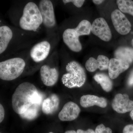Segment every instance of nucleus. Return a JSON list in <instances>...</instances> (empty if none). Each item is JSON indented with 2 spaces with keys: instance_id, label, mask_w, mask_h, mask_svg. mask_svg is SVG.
Wrapping results in <instances>:
<instances>
[{
  "instance_id": "nucleus-1",
  "label": "nucleus",
  "mask_w": 133,
  "mask_h": 133,
  "mask_svg": "<svg viewBox=\"0 0 133 133\" xmlns=\"http://www.w3.org/2000/svg\"><path fill=\"white\" fill-rule=\"evenodd\" d=\"M36 33L23 31L15 26L5 24L1 20V58L28 49L35 44Z\"/></svg>"
},
{
  "instance_id": "nucleus-2",
  "label": "nucleus",
  "mask_w": 133,
  "mask_h": 133,
  "mask_svg": "<svg viewBox=\"0 0 133 133\" xmlns=\"http://www.w3.org/2000/svg\"><path fill=\"white\" fill-rule=\"evenodd\" d=\"M12 9L10 19L17 28L23 31L37 34L43 26V19L38 4L25 2Z\"/></svg>"
},
{
  "instance_id": "nucleus-3",
  "label": "nucleus",
  "mask_w": 133,
  "mask_h": 133,
  "mask_svg": "<svg viewBox=\"0 0 133 133\" xmlns=\"http://www.w3.org/2000/svg\"><path fill=\"white\" fill-rule=\"evenodd\" d=\"M44 95L35 86L28 82L20 84L12 97V106L14 111L19 115L23 114L33 105L42 106Z\"/></svg>"
},
{
  "instance_id": "nucleus-4",
  "label": "nucleus",
  "mask_w": 133,
  "mask_h": 133,
  "mask_svg": "<svg viewBox=\"0 0 133 133\" xmlns=\"http://www.w3.org/2000/svg\"><path fill=\"white\" fill-rule=\"evenodd\" d=\"M16 52L4 58L0 62V78L11 81L19 77L23 73L29 59L28 49Z\"/></svg>"
},
{
  "instance_id": "nucleus-5",
  "label": "nucleus",
  "mask_w": 133,
  "mask_h": 133,
  "mask_svg": "<svg viewBox=\"0 0 133 133\" xmlns=\"http://www.w3.org/2000/svg\"><path fill=\"white\" fill-rule=\"evenodd\" d=\"M59 34L46 37L37 41L28 49L29 59L36 63L46 61L57 49L59 41Z\"/></svg>"
},
{
  "instance_id": "nucleus-6",
  "label": "nucleus",
  "mask_w": 133,
  "mask_h": 133,
  "mask_svg": "<svg viewBox=\"0 0 133 133\" xmlns=\"http://www.w3.org/2000/svg\"><path fill=\"white\" fill-rule=\"evenodd\" d=\"M91 27V24L89 21L85 19L82 20L76 28H67L63 31L62 34L63 42L71 51L80 52L82 50V45L79 37L90 35Z\"/></svg>"
},
{
  "instance_id": "nucleus-7",
  "label": "nucleus",
  "mask_w": 133,
  "mask_h": 133,
  "mask_svg": "<svg viewBox=\"0 0 133 133\" xmlns=\"http://www.w3.org/2000/svg\"><path fill=\"white\" fill-rule=\"evenodd\" d=\"M66 72L62 76L63 84L69 88H79L85 83L87 76L84 69L77 61H70L65 66Z\"/></svg>"
},
{
  "instance_id": "nucleus-8",
  "label": "nucleus",
  "mask_w": 133,
  "mask_h": 133,
  "mask_svg": "<svg viewBox=\"0 0 133 133\" xmlns=\"http://www.w3.org/2000/svg\"><path fill=\"white\" fill-rule=\"evenodd\" d=\"M37 4L42 17L43 26L46 32V36L59 34L52 2L50 0H41Z\"/></svg>"
},
{
  "instance_id": "nucleus-9",
  "label": "nucleus",
  "mask_w": 133,
  "mask_h": 133,
  "mask_svg": "<svg viewBox=\"0 0 133 133\" xmlns=\"http://www.w3.org/2000/svg\"><path fill=\"white\" fill-rule=\"evenodd\" d=\"M111 19L115 29L119 34L124 35L131 31V23L120 10H114L111 14Z\"/></svg>"
},
{
  "instance_id": "nucleus-10",
  "label": "nucleus",
  "mask_w": 133,
  "mask_h": 133,
  "mask_svg": "<svg viewBox=\"0 0 133 133\" xmlns=\"http://www.w3.org/2000/svg\"><path fill=\"white\" fill-rule=\"evenodd\" d=\"M91 31L100 39L105 42H109L111 39V30L107 22L102 17L94 20L91 27Z\"/></svg>"
},
{
  "instance_id": "nucleus-11",
  "label": "nucleus",
  "mask_w": 133,
  "mask_h": 133,
  "mask_svg": "<svg viewBox=\"0 0 133 133\" xmlns=\"http://www.w3.org/2000/svg\"><path fill=\"white\" fill-rule=\"evenodd\" d=\"M40 77L44 84L51 87L56 84L59 78V72L55 66L45 63L41 66L40 70Z\"/></svg>"
},
{
  "instance_id": "nucleus-12",
  "label": "nucleus",
  "mask_w": 133,
  "mask_h": 133,
  "mask_svg": "<svg viewBox=\"0 0 133 133\" xmlns=\"http://www.w3.org/2000/svg\"><path fill=\"white\" fill-rule=\"evenodd\" d=\"M113 109L119 114L131 111L133 109V101L127 94H118L115 95L112 103Z\"/></svg>"
},
{
  "instance_id": "nucleus-13",
  "label": "nucleus",
  "mask_w": 133,
  "mask_h": 133,
  "mask_svg": "<svg viewBox=\"0 0 133 133\" xmlns=\"http://www.w3.org/2000/svg\"><path fill=\"white\" fill-rule=\"evenodd\" d=\"M81 109L77 104L69 102L64 106L58 114V117L62 121H72L76 119L79 115Z\"/></svg>"
},
{
  "instance_id": "nucleus-14",
  "label": "nucleus",
  "mask_w": 133,
  "mask_h": 133,
  "mask_svg": "<svg viewBox=\"0 0 133 133\" xmlns=\"http://www.w3.org/2000/svg\"><path fill=\"white\" fill-rule=\"evenodd\" d=\"M109 59L104 55H99L97 59L90 57L85 63L86 69L88 71L93 72L97 69L101 70H104L108 69Z\"/></svg>"
},
{
  "instance_id": "nucleus-15",
  "label": "nucleus",
  "mask_w": 133,
  "mask_h": 133,
  "mask_svg": "<svg viewBox=\"0 0 133 133\" xmlns=\"http://www.w3.org/2000/svg\"><path fill=\"white\" fill-rule=\"evenodd\" d=\"M130 65L127 62L112 58L109 60L108 72L110 78L114 79L117 78L121 73L129 68Z\"/></svg>"
},
{
  "instance_id": "nucleus-16",
  "label": "nucleus",
  "mask_w": 133,
  "mask_h": 133,
  "mask_svg": "<svg viewBox=\"0 0 133 133\" xmlns=\"http://www.w3.org/2000/svg\"><path fill=\"white\" fill-rule=\"evenodd\" d=\"M80 103L81 106L84 108L96 105L104 108L106 107L107 105V101L105 98L91 95L82 96L80 98Z\"/></svg>"
},
{
  "instance_id": "nucleus-17",
  "label": "nucleus",
  "mask_w": 133,
  "mask_h": 133,
  "mask_svg": "<svg viewBox=\"0 0 133 133\" xmlns=\"http://www.w3.org/2000/svg\"><path fill=\"white\" fill-rule=\"evenodd\" d=\"M60 100L56 94H52L44 99L42 104V109L44 114H53L57 111L59 107Z\"/></svg>"
},
{
  "instance_id": "nucleus-18",
  "label": "nucleus",
  "mask_w": 133,
  "mask_h": 133,
  "mask_svg": "<svg viewBox=\"0 0 133 133\" xmlns=\"http://www.w3.org/2000/svg\"><path fill=\"white\" fill-rule=\"evenodd\" d=\"M115 58L122 60L129 64L133 62V49L128 47H120L114 52Z\"/></svg>"
},
{
  "instance_id": "nucleus-19",
  "label": "nucleus",
  "mask_w": 133,
  "mask_h": 133,
  "mask_svg": "<svg viewBox=\"0 0 133 133\" xmlns=\"http://www.w3.org/2000/svg\"><path fill=\"white\" fill-rule=\"evenodd\" d=\"M95 81L101 86L102 89L106 92L110 91L112 88V83L110 78L104 74H95L94 77Z\"/></svg>"
},
{
  "instance_id": "nucleus-20",
  "label": "nucleus",
  "mask_w": 133,
  "mask_h": 133,
  "mask_svg": "<svg viewBox=\"0 0 133 133\" xmlns=\"http://www.w3.org/2000/svg\"><path fill=\"white\" fill-rule=\"evenodd\" d=\"M41 106L33 105L29 108L25 112L19 115L20 117L28 121H32L37 118L40 112Z\"/></svg>"
},
{
  "instance_id": "nucleus-21",
  "label": "nucleus",
  "mask_w": 133,
  "mask_h": 133,
  "mask_svg": "<svg viewBox=\"0 0 133 133\" xmlns=\"http://www.w3.org/2000/svg\"><path fill=\"white\" fill-rule=\"evenodd\" d=\"M119 10L122 13L129 14L133 16V1L130 0L116 1Z\"/></svg>"
},
{
  "instance_id": "nucleus-22",
  "label": "nucleus",
  "mask_w": 133,
  "mask_h": 133,
  "mask_svg": "<svg viewBox=\"0 0 133 133\" xmlns=\"http://www.w3.org/2000/svg\"><path fill=\"white\" fill-rule=\"evenodd\" d=\"M95 133H112V131L111 128L106 127L103 124H101L97 126Z\"/></svg>"
},
{
  "instance_id": "nucleus-23",
  "label": "nucleus",
  "mask_w": 133,
  "mask_h": 133,
  "mask_svg": "<svg viewBox=\"0 0 133 133\" xmlns=\"http://www.w3.org/2000/svg\"><path fill=\"white\" fill-rule=\"evenodd\" d=\"M85 1L84 0H63L62 2L64 3H71L74 6L78 8H81L84 5Z\"/></svg>"
},
{
  "instance_id": "nucleus-24",
  "label": "nucleus",
  "mask_w": 133,
  "mask_h": 133,
  "mask_svg": "<svg viewBox=\"0 0 133 133\" xmlns=\"http://www.w3.org/2000/svg\"><path fill=\"white\" fill-rule=\"evenodd\" d=\"M123 133H133V124L126 125L123 129Z\"/></svg>"
},
{
  "instance_id": "nucleus-25",
  "label": "nucleus",
  "mask_w": 133,
  "mask_h": 133,
  "mask_svg": "<svg viewBox=\"0 0 133 133\" xmlns=\"http://www.w3.org/2000/svg\"><path fill=\"white\" fill-rule=\"evenodd\" d=\"M5 118V110L1 104H0V122L1 123Z\"/></svg>"
},
{
  "instance_id": "nucleus-26",
  "label": "nucleus",
  "mask_w": 133,
  "mask_h": 133,
  "mask_svg": "<svg viewBox=\"0 0 133 133\" xmlns=\"http://www.w3.org/2000/svg\"><path fill=\"white\" fill-rule=\"evenodd\" d=\"M128 84L129 86H132L133 85V70L131 72L129 77Z\"/></svg>"
},
{
  "instance_id": "nucleus-27",
  "label": "nucleus",
  "mask_w": 133,
  "mask_h": 133,
  "mask_svg": "<svg viewBox=\"0 0 133 133\" xmlns=\"http://www.w3.org/2000/svg\"><path fill=\"white\" fill-rule=\"evenodd\" d=\"M77 133H95V132L92 129H88L87 131L78 129L77 130Z\"/></svg>"
},
{
  "instance_id": "nucleus-28",
  "label": "nucleus",
  "mask_w": 133,
  "mask_h": 133,
  "mask_svg": "<svg viewBox=\"0 0 133 133\" xmlns=\"http://www.w3.org/2000/svg\"><path fill=\"white\" fill-rule=\"evenodd\" d=\"M92 1L95 5H99L102 3L104 1H102V0H94Z\"/></svg>"
},
{
  "instance_id": "nucleus-29",
  "label": "nucleus",
  "mask_w": 133,
  "mask_h": 133,
  "mask_svg": "<svg viewBox=\"0 0 133 133\" xmlns=\"http://www.w3.org/2000/svg\"><path fill=\"white\" fill-rule=\"evenodd\" d=\"M65 133H77V132L74 130H70V131H66Z\"/></svg>"
},
{
  "instance_id": "nucleus-30",
  "label": "nucleus",
  "mask_w": 133,
  "mask_h": 133,
  "mask_svg": "<svg viewBox=\"0 0 133 133\" xmlns=\"http://www.w3.org/2000/svg\"><path fill=\"white\" fill-rule=\"evenodd\" d=\"M130 116H131V119L133 120V109L130 113Z\"/></svg>"
},
{
  "instance_id": "nucleus-31",
  "label": "nucleus",
  "mask_w": 133,
  "mask_h": 133,
  "mask_svg": "<svg viewBox=\"0 0 133 133\" xmlns=\"http://www.w3.org/2000/svg\"><path fill=\"white\" fill-rule=\"evenodd\" d=\"M131 44H132V46L133 47V39L132 40V42H131Z\"/></svg>"
},
{
  "instance_id": "nucleus-32",
  "label": "nucleus",
  "mask_w": 133,
  "mask_h": 133,
  "mask_svg": "<svg viewBox=\"0 0 133 133\" xmlns=\"http://www.w3.org/2000/svg\"><path fill=\"white\" fill-rule=\"evenodd\" d=\"M49 133H54L52 132H49Z\"/></svg>"
},
{
  "instance_id": "nucleus-33",
  "label": "nucleus",
  "mask_w": 133,
  "mask_h": 133,
  "mask_svg": "<svg viewBox=\"0 0 133 133\" xmlns=\"http://www.w3.org/2000/svg\"></svg>"
}]
</instances>
